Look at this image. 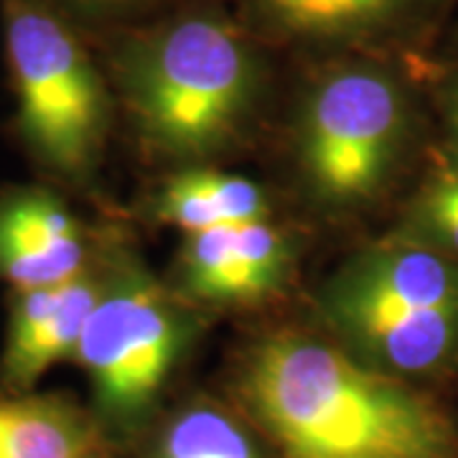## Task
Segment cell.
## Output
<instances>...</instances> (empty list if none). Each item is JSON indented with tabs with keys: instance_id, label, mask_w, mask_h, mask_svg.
<instances>
[{
	"instance_id": "9",
	"label": "cell",
	"mask_w": 458,
	"mask_h": 458,
	"mask_svg": "<svg viewBox=\"0 0 458 458\" xmlns=\"http://www.w3.org/2000/svg\"><path fill=\"white\" fill-rule=\"evenodd\" d=\"M95 258L64 199L41 186L0 194V283L13 291L56 285L80 276Z\"/></svg>"
},
{
	"instance_id": "14",
	"label": "cell",
	"mask_w": 458,
	"mask_h": 458,
	"mask_svg": "<svg viewBox=\"0 0 458 458\" xmlns=\"http://www.w3.org/2000/svg\"><path fill=\"white\" fill-rule=\"evenodd\" d=\"M458 262V161L443 158L410 197L397 234Z\"/></svg>"
},
{
	"instance_id": "3",
	"label": "cell",
	"mask_w": 458,
	"mask_h": 458,
	"mask_svg": "<svg viewBox=\"0 0 458 458\" xmlns=\"http://www.w3.org/2000/svg\"><path fill=\"white\" fill-rule=\"evenodd\" d=\"M328 339L397 379L458 364V262L400 237L354 252L316 293Z\"/></svg>"
},
{
	"instance_id": "10",
	"label": "cell",
	"mask_w": 458,
	"mask_h": 458,
	"mask_svg": "<svg viewBox=\"0 0 458 458\" xmlns=\"http://www.w3.org/2000/svg\"><path fill=\"white\" fill-rule=\"evenodd\" d=\"M250 29L303 49H369L403 33L436 0H240Z\"/></svg>"
},
{
	"instance_id": "12",
	"label": "cell",
	"mask_w": 458,
	"mask_h": 458,
	"mask_svg": "<svg viewBox=\"0 0 458 458\" xmlns=\"http://www.w3.org/2000/svg\"><path fill=\"white\" fill-rule=\"evenodd\" d=\"M153 219L181 234L270 219V199L242 174L209 165H183L150 201Z\"/></svg>"
},
{
	"instance_id": "6",
	"label": "cell",
	"mask_w": 458,
	"mask_h": 458,
	"mask_svg": "<svg viewBox=\"0 0 458 458\" xmlns=\"http://www.w3.org/2000/svg\"><path fill=\"white\" fill-rule=\"evenodd\" d=\"M194 309L138 258L114 252L110 283L74 352L107 430H131L150 412L197 342L201 318Z\"/></svg>"
},
{
	"instance_id": "8",
	"label": "cell",
	"mask_w": 458,
	"mask_h": 458,
	"mask_svg": "<svg viewBox=\"0 0 458 458\" xmlns=\"http://www.w3.org/2000/svg\"><path fill=\"white\" fill-rule=\"evenodd\" d=\"M113 255H98L80 276L11 293L5 344L0 354V390L33 393L54 364L74 360L84 327L113 276Z\"/></svg>"
},
{
	"instance_id": "1",
	"label": "cell",
	"mask_w": 458,
	"mask_h": 458,
	"mask_svg": "<svg viewBox=\"0 0 458 458\" xmlns=\"http://www.w3.org/2000/svg\"><path fill=\"white\" fill-rule=\"evenodd\" d=\"M237 397L283 458H458L456 426L430 394L334 339H260L240 364Z\"/></svg>"
},
{
	"instance_id": "5",
	"label": "cell",
	"mask_w": 458,
	"mask_h": 458,
	"mask_svg": "<svg viewBox=\"0 0 458 458\" xmlns=\"http://www.w3.org/2000/svg\"><path fill=\"white\" fill-rule=\"evenodd\" d=\"M0 21L21 143L51 176L89 181L113 102L80 29L44 0H3Z\"/></svg>"
},
{
	"instance_id": "2",
	"label": "cell",
	"mask_w": 458,
	"mask_h": 458,
	"mask_svg": "<svg viewBox=\"0 0 458 458\" xmlns=\"http://www.w3.org/2000/svg\"><path fill=\"white\" fill-rule=\"evenodd\" d=\"M110 66L140 140L181 168L201 165L242 138L265 77L250 31L214 11L128 33Z\"/></svg>"
},
{
	"instance_id": "16",
	"label": "cell",
	"mask_w": 458,
	"mask_h": 458,
	"mask_svg": "<svg viewBox=\"0 0 458 458\" xmlns=\"http://www.w3.org/2000/svg\"><path fill=\"white\" fill-rule=\"evenodd\" d=\"M436 105L445 135V156L458 161V69L448 72L436 89Z\"/></svg>"
},
{
	"instance_id": "11",
	"label": "cell",
	"mask_w": 458,
	"mask_h": 458,
	"mask_svg": "<svg viewBox=\"0 0 458 458\" xmlns=\"http://www.w3.org/2000/svg\"><path fill=\"white\" fill-rule=\"evenodd\" d=\"M0 458H114L110 430L64 394L0 390Z\"/></svg>"
},
{
	"instance_id": "7",
	"label": "cell",
	"mask_w": 458,
	"mask_h": 458,
	"mask_svg": "<svg viewBox=\"0 0 458 458\" xmlns=\"http://www.w3.org/2000/svg\"><path fill=\"white\" fill-rule=\"evenodd\" d=\"M295 240L270 219L183 234L176 291L191 306L240 309L273 298L295 267Z\"/></svg>"
},
{
	"instance_id": "4",
	"label": "cell",
	"mask_w": 458,
	"mask_h": 458,
	"mask_svg": "<svg viewBox=\"0 0 458 458\" xmlns=\"http://www.w3.org/2000/svg\"><path fill=\"white\" fill-rule=\"evenodd\" d=\"M405 82L372 59H339L306 84L293 125L301 183L324 212L372 204L394 179L412 135Z\"/></svg>"
},
{
	"instance_id": "15",
	"label": "cell",
	"mask_w": 458,
	"mask_h": 458,
	"mask_svg": "<svg viewBox=\"0 0 458 458\" xmlns=\"http://www.w3.org/2000/svg\"><path fill=\"white\" fill-rule=\"evenodd\" d=\"M66 21L80 26H110L135 16L156 0H44Z\"/></svg>"
},
{
	"instance_id": "13",
	"label": "cell",
	"mask_w": 458,
	"mask_h": 458,
	"mask_svg": "<svg viewBox=\"0 0 458 458\" xmlns=\"http://www.w3.org/2000/svg\"><path fill=\"white\" fill-rule=\"evenodd\" d=\"M153 458H265L250 428L212 400L176 410L153 445Z\"/></svg>"
}]
</instances>
